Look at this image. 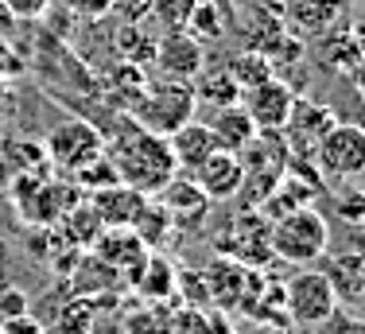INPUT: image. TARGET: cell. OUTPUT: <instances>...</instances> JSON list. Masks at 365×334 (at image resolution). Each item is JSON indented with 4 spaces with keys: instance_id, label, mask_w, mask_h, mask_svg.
I'll return each instance as SVG.
<instances>
[{
    "instance_id": "4fadbf2b",
    "label": "cell",
    "mask_w": 365,
    "mask_h": 334,
    "mask_svg": "<svg viewBox=\"0 0 365 334\" xmlns=\"http://www.w3.org/2000/svg\"><path fill=\"white\" fill-rule=\"evenodd\" d=\"M190 179L202 187V195L210 202H230L241 195V183H245V167L233 152H222V148H214L210 156H206L202 163L190 171Z\"/></svg>"
},
{
    "instance_id": "7c38bea8",
    "label": "cell",
    "mask_w": 365,
    "mask_h": 334,
    "mask_svg": "<svg viewBox=\"0 0 365 334\" xmlns=\"http://www.w3.org/2000/svg\"><path fill=\"white\" fill-rule=\"evenodd\" d=\"M152 63L160 66L163 78H179V82H190L198 70L206 66V51H202V39L190 35L187 28L179 31H163V39L155 43V55Z\"/></svg>"
},
{
    "instance_id": "e0dca14e",
    "label": "cell",
    "mask_w": 365,
    "mask_h": 334,
    "mask_svg": "<svg viewBox=\"0 0 365 334\" xmlns=\"http://www.w3.org/2000/svg\"><path fill=\"white\" fill-rule=\"evenodd\" d=\"M319 191H323V187H315V183H307L303 175H295V171H284L280 179H276L272 187H268V195L260 198V206H257V210L268 218V222H276V218L292 214V210L315 206Z\"/></svg>"
},
{
    "instance_id": "cb8c5ba5",
    "label": "cell",
    "mask_w": 365,
    "mask_h": 334,
    "mask_svg": "<svg viewBox=\"0 0 365 334\" xmlns=\"http://www.w3.org/2000/svg\"><path fill=\"white\" fill-rule=\"evenodd\" d=\"M225 70L233 74V82H237V90H253V86L268 82V78L276 74V63L264 55V51H241V55H233L230 63H225Z\"/></svg>"
},
{
    "instance_id": "ba28073f",
    "label": "cell",
    "mask_w": 365,
    "mask_h": 334,
    "mask_svg": "<svg viewBox=\"0 0 365 334\" xmlns=\"http://www.w3.org/2000/svg\"><path fill=\"white\" fill-rule=\"evenodd\" d=\"M222 257H233L249 268H264L272 260V222L260 210L245 206L241 214H233V222L214 237Z\"/></svg>"
},
{
    "instance_id": "f35d334b",
    "label": "cell",
    "mask_w": 365,
    "mask_h": 334,
    "mask_svg": "<svg viewBox=\"0 0 365 334\" xmlns=\"http://www.w3.org/2000/svg\"><path fill=\"white\" fill-rule=\"evenodd\" d=\"M292 334H323V330H303V327H295Z\"/></svg>"
},
{
    "instance_id": "5bb4252c",
    "label": "cell",
    "mask_w": 365,
    "mask_h": 334,
    "mask_svg": "<svg viewBox=\"0 0 365 334\" xmlns=\"http://www.w3.org/2000/svg\"><path fill=\"white\" fill-rule=\"evenodd\" d=\"M155 198H160V206L171 214L175 230H195V226H202L206 218H210V206H214L190 175H175Z\"/></svg>"
},
{
    "instance_id": "74e56055",
    "label": "cell",
    "mask_w": 365,
    "mask_h": 334,
    "mask_svg": "<svg viewBox=\"0 0 365 334\" xmlns=\"http://www.w3.org/2000/svg\"><path fill=\"white\" fill-rule=\"evenodd\" d=\"M28 311V300H24L20 288H4L0 292V319H12V315H24Z\"/></svg>"
},
{
    "instance_id": "d590c367",
    "label": "cell",
    "mask_w": 365,
    "mask_h": 334,
    "mask_svg": "<svg viewBox=\"0 0 365 334\" xmlns=\"http://www.w3.org/2000/svg\"><path fill=\"white\" fill-rule=\"evenodd\" d=\"M51 4H55V0H4V8L16 20H39V16H47Z\"/></svg>"
},
{
    "instance_id": "4dcf8cb0",
    "label": "cell",
    "mask_w": 365,
    "mask_h": 334,
    "mask_svg": "<svg viewBox=\"0 0 365 334\" xmlns=\"http://www.w3.org/2000/svg\"><path fill=\"white\" fill-rule=\"evenodd\" d=\"M93 327V303L86 295H78L74 303H66V311L58 315V334H90Z\"/></svg>"
},
{
    "instance_id": "836d02e7",
    "label": "cell",
    "mask_w": 365,
    "mask_h": 334,
    "mask_svg": "<svg viewBox=\"0 0 365 334\" xmlns=\"http://www.w3.org/2000/svg\"><path fill=\"white\" fill-rule=\"evenodd\" d=\"M66 12H74L78 20H106L109 16V0H58Z\"/></svg>"
},
{
    "instance_id": "4316f807",
    "label": "cell",
    "mask_w": 365,
    "mask_h": 334,
    "mask_svg": "<svg viewBox=\"0 0 365 334\" xmlns=\"http://www.w3.org/2000/svg\"><path fill=\"white\" fill-rule=\"evenodd\" d=\"M71 179H74L82 191H101V187H109V183H120V179H117V167H113V160H109L106 152H101L98 160H90L86 167H78Z\"/></svg>"
},
{
    "instance_id": "83f0119b",
    "label": "cell",
    "mask_w": 365,
    "mask_h": 334,
    "mask_svg": "<svg viewBox=\"0 0 365 334\" xmlns=\"http://www.w3.org/2000/svg\"><path fill=\"white\" fill-rule=\"evenodd\" d=\"M175 295H182L179 307H210L202 268H179V272H175Z\"/></svg>"
},
{
    "instance_id": "6da1fadb",
    "label": "cell",
    "mask_w": 365,
    "mask_h": 334,
    "mask_svg": "<svg viewBox=\"0 0 365 334\" xmlns=\"http://www.w3.org/2000/svg\"><path fill=\"white\" fill-rule=\"evenodd\" d=\"M106 156L113 160V167H117V179L125 183V187L140 191L144 198H155L179 175L175 160H171L168 136L144 133L133 121L125 125V133L117 140H106Z\"/></svg>"
},
{
    "instance_id": "44dd1931",
    "label": "cell",
    "mask_w": 365,
    "mask_h": 334,
    "mask_svg": "<svg viewBox=\"0 0 365 334\" xmlns=\"http://www.w3.org/2000/svg\"><path fill=\"white\" fill-rule=\"evenodd\" d=\"M206 128H210L214 144H218L222 152H233V156H237L241 148H245L249 140L257 136V125L249 121V113L241 109V101H237V105H222V109H214V121H210Z\"/></svg>"
},
{
    "instance_id": "8d00e7d4",
    "label": "cell",
    "mask_w": 365,
    "mask_h": 334,
    "mask_svg": "<svg viewBox=\"0 0 365 334\" xmlns=\"http://www.w3.org/2000/svg\"><path fill=\"white\" fill-rule=\"evenodd\" d=\"M323 327H330V334H361V319L354 311H342V307H338Z\"/></svg>"
},
{
    "instance_id": "e575fe53",
    "label": "cell",
    "mask_w": 365,
    "mask_h": 334,
    "mask_svg": "<svg viewBox=\"0 0 365 334\" xmlns=\"http://www.w3.org/2000/svg\"><path fill=\"white\" fill-rule=\"evenodd\" d=\"M0 334H47V327L31 311H24V315H12V319H0Z\"/></svg>"
},
{
    "instance_id": "7a4b0ae2",
    "label": "cell",
    "mask_w": 365,
    "mask_h": 334,
    "mask_svg": "<svg viewBox=\"0 0 365 334\" xmlns=\"http://www.w3.org/2000/svg\"><path fill=\"white\" fill-rule=\"evenodd\" d=\"M198 98H195V86L179 82V78H155V82H144L140 93L128 105V121L140 125L144 133L155 136H171L179 125L195 121Z\"/></svg>"
},
{
    "instance_id": "277c9868",
    "label": "cell",
    "mask_w": 365,
    "mask_h": 334,
    "mask_svg": "<svg viewBox=\"0 0 365 334\" xmlns=\"http://www.w3.org/2000/svg\"><path fill=\"white\" fill-rule=\"evenodd\" d=\"M202 280H206L210 307L225 311L230 319H249L260 288H264V272L260 268H249L233 257H222V253L202 268Z\"/></svg>"
},
{
    "instance_id": "5b68a950",
    "label": "cell",
    "mask_w": 365,
    "mask_h": 334,
    "mask_svg": "<svg viewBox=\"0 0 365 334\" xmlns=\"http://www.w3.org/2000/svg\"><path fill=\"white\" fill-rule=\"evenodd\" d=\"M12 202H16V214L20 222L28 226H55L74 202H82L74 195L71 183H55L47 171H16L12 179Z\"/></svg>"
},
{
    "instance_id": "3957f363",
    "label": "cell",
    "mask_w": 365,
    "mask_h": 334,
    "mask_svg": "<svg viewBox=\"0 0 365 334\" xmlns=\"http://www.w3.org/2000/svg\"><path fill=\"white\" fill-rule=\"evenodd\" d=\"M330 253V222L319 206H303L272 222V257L284 265L307 268Z\"/></svg>"
},
{
    "instance_id": "ac0fdd59",
    "label": "cell",
    "mask_w": 365,
    "mask_h": 334,
    "mask_svg": "<svg viewBox=\"0 0 365 334\" xmlns=\"http://www.w3.org/2000/svg\"><path fill=\"white\" fill-rule=\"evenodd\" d=\"M330 265L323 268L327 280L334 284L338 307H350L358 311L361 307V284H365V257L358 249H346V253H327Z\"/></svg>"
},
{
    "instance_id": "603a6c76",
    "label": "cell",
    "mask_w": 365,
    "mask_h": 334,
    "mask_svg": "<svg viewBox=\"0 0 365 334\" xmlns=\"http://www.w3.org/2000/svg\"><path fill=\"white\" fill-rule=\"evenodd\" d=\"M190 86H195V98L206 101V105H214V109L241 101V90H237V82H233V74L225 66H210V70L202 66L195 78H190Z\"/></svg>"
},
{
    "instance_id": "ffe728a7",
    "label": "cell",
    "mask_w": 365,
    "mask_h": 334,
    "mask_svg": "<svg viewBox=\"0 0 365 334\" xmlns=\"http://www.w3.org/2000/svg\"><path fill=\"white\" fill-rule=\"evenodd\" d=\"M168 148H171V160H175V167L182 175H190L198 163L206 160V156L214 152V136H210V128L202 125V121H187V125H179L175 133L168 136Z\"/></svg>"
},
{
    "instance_id": "30bf717a",
    "label": "cell",
    "mask_w": 365,
    "mask_h": 334,
    "mask_svg": "<svg viewBox=\"0 0 365 334\" xmlns=\"http://www.w3.org/2000/svg\"><path fill=\"white\" fill-rule=\"evenodd\" d=\"M292 105H295V90L288 82H280L276 74L241 93V109L249 113L257 133H284V125L292 117Z\"/></svg>"
},
{
    "instance_id": "484cf974",
    "label": "cell",
    "mask_w": 365,
    "mask_h": 334,
    "mask_svg": "<svg viewBox=\"0 0 365 334\" xmlns=\"http://www.w3.org/2000/svg\"><path fill=\"white\" fill-rule=\"evenodd\" d=\"M163 334H218V330H214L210 307H179V311H171Z\"/></svg>"
},
{
    "instance_id": "7402d4cb",
    "label": "cell",
    "mask_w": 365,
    "mask_h": 334,
    "mask_svg": "<svg viewBox=\"0 0 365 334\" xmlns=\"http://www.w3.org/2000/svg\"><path fill=\"white\" fill-rule=\"evenodd\" d=\"M136 237L144 241V249H152V253H163L171 245V237H175V222H171V214L160 206V198H144V206H140V214H136V222L128 226Z\"/></svg>"
},
{
    "instance_id": "d4e9b609",
    "label": "cell",
    "mask_w": 365,
    "mask_h": 334,
    "mask_svg": "<svg viewBox=\"0 0 365 334\" xmlns=\"http://www.w3.org/2000/svg\"><path fill=\"white\" fill-rule=\"evenodd\" d=\"M0 160L8 163V171H47V152H43L39 140H8L0 148Z\"/></svg>"
},
{
    "instance_id": "8fae6325",
    "label": "cell",
    "mask_w": 365,
    "mask_h": 334,
    "mask_svg": "<svg viewBox=\"0 0 365 334\" xmlns=\"http://www.w3.org/2000/svg\"><path fill=\"white\" fill-rule=\"evenodd\" d=\"M334 121H338L334 105L315 101V98H295L292 117H288V125H284V140H288L292 156H311Z\"/></svg>"
},
{
    "instance_id": "1f68e13d",
    "label": "cell",
    "mask_w": 365,
    "mask_h": 334,
    "mask_svg": "<svg viewBox=\"0 0 365 334\" xmlns=\"http://www.w3.org/2000/svg\"><path fill=\"white\" fill-rule=\"evenodd\" d=\"M109 16L125 28H136L152 16V0H109Z\"/></svg>"
},
{
    "instance_id": "8992f818",
    "label": "cell",
    "mask_w": 365,
    "mask_h": 334,
    "mask_svg": "<svg viewBox=\"0 0 365 334\" xmlns=\"http://www.w3.org/2000/svg\"><path fill=\"white\" fill-rule=\"evenodd\" d=\"M284 315H288L292 327H303V330H319L330 315L338 311V295H334V284L327 280L323 268H299L284 280Z\"/></svg>"
},
{
    "instance_id": "d6a6232c",
    "label": "cell",
    "mask_w": 365,
    "mask_h": 334,
    "mask_svg": "<svg viewBox=\"0 0 365 334\" xmlns=\"http://www.w3.org/2000/svg\"><path fill=\"white\" fill-rule=\"evenodd\" d=\"M334 210H338V218H342L346 226H361V222H365V202H361V191H358V187L342 191V198L334 202Z\"/></svg>"
},
{
    "instance_id": "d6986e66",
    "label": "cell",
    "mask_w": 365,
    "mask_h": 334,
    "mask_svg": "<svg viewBox=\"0 0 365 334\" xmlns=\"http://www.w3.org/2000/svg\"><path fill=\"white\" fill-rule=\"evenodd\" d=\"M175 272H179L175 260H168L163 253H148L136 265V272L128 276V284H136V292L148 303H168L175 295Z\"/></svg>"
},
{
    "instance_id": "9a60e30c",
    "label": "cell",
    "mask_w": 365,
    "mask_h": 334,
    "mask_svg": "<svg viewBox=\"0 0 365 334\" xmlns=\"http://www.w3.org/2000/svg\"><path fill=\"white\" fill-rule=\"evenodd\" d=\"M90 249H93V257H98L101 265H109L113 272H120L125 284H128V276L136 272V265L152 253V249H144V241L128 230V226H120V230H101L98 237H93Z\"/></svg>"
},
{
    "instance_id": "52a82bcc",
    "label": "cell",
    "mask_w": 365,
    "mask_h": 334,
    "mask_svg": "<svg viewBox=\"0 0 365 334\" xmlns=\"http://www.w3.org/2000/svg\"><path fill=\"white\" fill-rule=\"evenodd\" d=\"M319 175L323 179H342V183H358L365 171V133L354 121H334L327 128V136L315 144L311 152Z\"/></svg>"
},
{
    "instance_id": "2e32d148",
    "label": "cell",
    "mask_w": 365,
    "mask_h": 334,
    "mask_svg": "<svg viewBox=\"0 0 365 334\" xmlns=\"http://www.w3.org/2000/svg\"><path fill=\"white\" fill-rule=\"evenodd\" d=\"M140 206H144V195L133 187H125V183H109V187H101V191H90V210L98 214V222L106 226V230L133 226L136 214H140Z\"/></svg>"
},
{
    "instance_id": "9c48e42d",
    "label": "cell",
    "mask_w": 365,
    "mask_h": 334,
    "mask_svg": "<svg viewBox=\"0 0 365 334\" xmlns=\"http://www.w3.org/2000/svg\"><path fill=\"white\" fill-rule=\"evenodd\" d=\"M43 152H47L51 167L74 175L78 167H86L90 160H98V156L106 152V136H101V128L90 125V121H66V125L51 128V136L43 140Z\"/></svg>"
},
{
    "instance_id": "f546056e",
    "label": "cell",
    "mask_w": 365,
    "mask_h": 334,
    "mask_svg": "<svg viewBox=\"0 0 365 334\" xmlns=\"http://www.w3.org/2000/svg\"><path fill=\"white\" fill-rule=\"evenodd\" d=\"M198 0H152V16L160 20L163 31H179L190 24V12H195Z\"/></svg>"
},
{
    "instance_id": "f1b7e54d",
    "label": "cell",
    "mask_w": 365,
    "mask_h": 334,
    "mask_svg": "<svg viewBox=\"0 0 365 334\" xmlns=\"http://www.w3.org/2000/svg\"><path fill=\"white\" fill-rule=\"evenodd\" d=\"M342 0H295L292 16L303 24V28H327L330 20L338 16Z\"/></svg>"
}]
</instances>
